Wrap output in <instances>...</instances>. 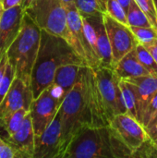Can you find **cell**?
Returning a JSON list of instances; mask_svg holds the SVG:
<instances>
[{
    "label": "cell",
    "instance_id": "15",
    "mask_svg": "<svg viewBox=\"0 0 157 158\" xmlns=\"http://www.w3.org/2000/svg\"><path fill=\"white\" fill-rule=\"evenodd\" d=\"M6 142L17 150L19 158H33L35 152V133L30 112L19 130L12 135H7Z\"/></svg>",
    "mask_w": 157,
    "mask_h": 158
},
{
    "label": "cell",
    "instance_id": "8",
    "mask_svg": "<svg viewBox=\"0 0 157 158\" xmlns=\"http://www.w3.org/2000/svg\"><path fill=\"white\" fill-rule=\"evenodd\" d=\"M68 14V26L70 31L73 45L72 47L78 55L85 61L88 67L96 69L101 68V60L93 49L83 28L82 19L80 11L74 3L66 6Z\"/></svg>",
    "mask_w": 157,
    "mask_h": 158
},
{
    "label": "cell",
    "instance_id": "28",
    "mask_svg": "<svg viewBox=\"0 0 157 158\" xmlns=\"http://www.w3.org/2000/svg\"><path fill=\"white\" fill-rule=\"evenodd\" d=\"M138 6L145 13L152 26L157 31V11L155 0H135Z\"/></svg>",
    "mask_w": 157,
    "mask_h": 158
},
{
    "label": "cell",
    "instance_id": "17",
    "mask_svg": "<svg viewBox=\"0 0 157 158\" xmlns=\"http://www.w3.org/2000/svg\"><path fill=\"white\" fill-rule=\"evenodd\" d=\"M115 73L120 78V80H126L128 78L140 77L151 75L148 70L141 63L136 48H133L127 55H125L113 68Z\"/></svg>",
    "mask_w": 157,
    "mask_h": 158
},
{
    "label": "cell",
    "instance_id": "38",
    "mask_svg": "<svg viewBox=\"0 0 157 158\" xmlns=\"http://www.w3.org/2000/svg\"><path fill=\"white\" fill-rule=\"evenodd\" d=\"M33 0H22V2H21V6L23 7V9H25L26 7H28L30 5H31V3L32 2Z\"/></svg>",
    "mask_w": 157,
    "mask_h": 158
},
{
    "label": "cell",
    "instance_id": "19",
    "mask_svg": "<svg viewBox=\"0 0 157 158\" xmlns=\"http://www.w3.org/2000/svg\"><path fill=\"white\" fill-rule=\"evenodd\" d=\"M81 67L78 64H66L56 69L53 84L60 89L64 98L75 85Z\"/></svg>",
    "mask_w": 157,
    "mask_h": 158
},
{
    "label": "cell",
    "instance_id": "13",
    "mask_svg": "<svg viewBox=\"0 0 157 158\" xmlns=\"http://www.w3.org/2000/svg\"><path fill=\"white\" fill-rule=\"evenodd\" d=\"M33 100L31 87L19 78L15 77L7 94L0 104V121L7 115L19 109L30 111Z\"/></svg>",
    "mask_w": 157,
    "mask_h": 158
},
{
    "label": "cell",
    "instance_id": "12",
    "mask_svg": "<svg viewBox=\"0 0 157 158\" xmlns=\"http://www.w3.org/2000/svg\"><path fill=\"white\" fill-rule=\"evenodd\" d=\"M110 126L132 153L150 139L144 126L127 113L117 115L111 120Z\"/></svg>",
    "mask_w": 157,
    "mask_h": 158
},
{
    "label": "cell",
    "instance_id": "11",
    "mask_svg": "<svg viewBox=\"0 0 157 158\" xmlns=\"http://www.w3.org/2000/svg\"><path fill=\"white\" fill-rule=\"evenodd\" d=\"M65 150L62 139V122L59 112L42 133L35 137L33 158H64Z\"/></svg>",
    "mask_w": 157,
    "mask_h": 158
},
{
    "label": "cell",
    "instance_id": "30",
    "mask_svg": "<svg viewBox=\"0 0 157 158\" xmlns=\"http://www.w3.org/2000/svg\"><path fill=\"white\" fill-rule=\"evenodd\" d=\"M157 111V92L155 94V95L152 97L151 101L149 102V104L147 105V106L145 107L143 115H142V119H141V123L144 126V128L147 126V124L149 123L150 119L152 118V117L154 116V114Z\"/></svg>",
    "mask_w": 157,
    "mask_h": 158
},
{
    "label": "cell",
    "instance_id": "26",
    "mask_svg": "<svg viewBox=\"0 0 157 158\" xmlns=\"http://www.w3.org/2000/svg\"><path fill=\"white\" fill-rule=\"evenodd\" d=\"M130 28L137 37L139 43L142 44H149L155 40H157V31L154 27L130 26Z\"/></svg>",
    "mask_w": 157,
    "mask_h": 158
},
{
    "label": "cell",
    "instance_id": "25",
    "mask_svg": "<svg viewBox=\"0 0 157 158\" xmlns=\"http://www.w3.org/2000/svg\"><path fill=\"white\" fill-rule=\"evenodd\" d=\"M131 158H157V139L144 142L132 153Z\"/></svg>",
    "mask_w": 157,
    "mask_h": 158
},
{
    "label": "cell",
    "instance_id": "14",
    "mask_svg": "<svg viewBox=\"0 0 157 158\" xmlns=\"http://www.w3.org/2000/svg\"><path fill=\"white\" fill-rule=\"evenodd\" d=\"M25 11L21 6L4 10L0 21V56L6 53L19 35Z\"/></svg>",
    "mask_w": 157,
    "mask_h": 158
},
{
    "label": "cell",
    "instance_id": "3",
    "mask_svg": "<svg viewBox=\"0 0 157 158\" xmlns=\"http://www.w3.org/2000/svg\"><path fill=\"white\" fill-rule=\"evenodd\" d=\"M58 112L61 117L63 146L66 153L68 145L81 132L93 128L85 97L84 66L81 68L77 81L64 98Z\"/></svg>",
    "mask_w": 157,
    "mask_h": 158
},
{
    "label": "cell",
    "instance_id": "36",
    "mask_svg": "<svg viewBox=\"0 0 157 158\" xmlns=\"http://www.w3.org/2000/svg\"><path fill=\"white\" fill-rule=\"evenodd\" d=\"M117 1L123 6V8L125 9V11L128 12V9L130 7V5L131 0H117Z\"/></svg>",
    "mask_w": 157,
    "mask_h": 158
},
{
    "label": "cell",
    "instance_id": "22",
    "mask_svg": "<svg viewBox=\"0 0 157 158\" xmlns=\"http://www.w3.org/2000/svg\"><path fill=\"white\" fill-rule=\"evenodd\" d=\"M129 26L135 27H153L145 13L138 6L135 0H131L127 12Z\"/></svg>",
    "mask_w": 157,
    "mask_h": 158
},
{
    "label": "cell",
    "instance_id": "39",
    "mask_svg": "<svg viewBox=\"0 0 157 158\" xmlns=\"http://www.w3.org/2000/svg\"><path fill=\"white\" fill-rule=\"evenodd\" d=\"M62 2H63V4L67 6H68V5H70V4H73V2H74V0H61Z\"/></svg>",
    "mask_w": 157,
    "mask_h": 158
},
{
    "label": "cell",
    "instance_id": "18",
    "mask_svg": "<svg viewBox=\"0 0 157 158\" xmlns=\"http://www.w3.org/2000/svg\"><path fill=\"white\" fill-rule=\"evenodd\" d=\"M125 81L132 83L135 86L136 93L138 94L139 101H140L141 119H142V115L145 107L147 106L152 97L157 92V78L152 75H146V76L128 78Z\"/></svg>",
    "mask_w": 157,
    "mask_h": 158
},
{
    "label": "cell",
    "instance_id": "23",
    "mask_svg": "<svg viewBox=\"0 0 157 158\" xmlns=\"http://www.w3.org/2000/svg\"><path fill=\"white\" fill-rule=\"evenodd\" d=\"M136 51L138 54V57L143 67L152 76L157 78V62L153 55L142 44H139L136 46Z\"/></svg>",
    "mask_w": 157,
    "mask_h": 158
},
{
    "label": "cell",
    "instance_id": "5",
    "mask_svg": "<svg viewBox=\"0 0 157 158\" xmlns=\"http://www.w3.org/2000/svg\"><path fill=\"white\" fill-rule=\"evenodd\" d=\"M24 11L41 30L60 36L73 45L67 7L61 0H33Z\"/></svg>",
    "mask_w": 157,
    "mask_h": 158
},
{
    "label": "cell",
    "instance_id": "20",
    "mask_svg": "<svg viewBox=\"0 0 157 158\" xmlns=\"http://www.w3.org/2000/svg\"><path fill=\"white\" fill-rule=\"evenodd\" d=\"M119 85L121 88L124 103L127 107V114L141 122L140 101L136 93L135 86L125 80H120Z\"/></svg>",
    "mask_w": 157,
    "mask_h": 158
},
{
    "label": "cell",
    "instance_id": "16",
    "mask_svg": "<svg viewBox=\"0 0 157 158\" xmlns=\"http://www.w3.org/2000/svg\"><path fill=\"white\" fill-rule=\"evenodd\" d=\"M83 17H85L92 23L95 31L98 44V54L100 56L102 67L112 69V50L104 21V13Z\"/></svg>",
    "mask_w": 157,
    "mask_h": 158
},
{
    "label": "cell",
    "instance_id": "21",
    "mask_svg": "<svg viewBox=\"0 0 157 158\" xmlns=\"http://www.w3.org/2000/svg\"><path fill=\"white\" fill-rule=\"evenodd\" d=\"M28 113L29 111L26 109H19L7 115L0 121V128H3L6 131L7 135L14 134L22 126Z\"/></svg>",
    "mask_w": 157,
    "mask_h": 158
},
{
    "label": "cell",
    "instance_id": "9",
    "mask_svg": "<svg viewBox=\"0 0 157 158\" xmlns=\"http://www.w3.org/2000/svg\"><path fill=\"white\" fill-rule=\"evenodd\" d=\"M104 21L111 44L113 69L114 66L140 43L129 25L115 19L106 12L104 13Z\"/></svg>",
    "mask_w": 157,
    "mask_h": 158
},
{
    "label": "cell",
    "instance_id": "34",
    "mask_svg": "<svg viewBox=\"0 0 157 158\" xmlns=\"http://www.w3.org/2000/svg\"><path fill=\"white\" fill-rule=\"evenodd\" d=\"M0 1L3 5L4 10L17 6H21V2H22V0H0Z\"/></svg>",
    "mask_w": 157,
    "mask_h": 158
},
{
    "label": "cell",
    "instance_id": "1",
    "mask_svg": "<svg viewBox=\"0 0 157 158\" xmlns=\"http://www.w3.org/2000/svg\"><path fill=\"white\" fill-rule=\"evenodd\" d=\"M66 64L87 66L85 61L64 38L42 30L40 48L31 81L34 99L52 85L56 69Z\"/></svg>",
    "mask_w": 157,
    "mask_h": 158
},
{
    "label": "cell",
    "instance_id": "7",
    "mask_svg": "<svg viewBox=\"0 0 157 158\" xmlns=\"http://www.w3.org/2000/svg\"><path fill=\"white\" fill-rule=\"evenodd\" d=\"M93 70L111 122L117 115L127 113V107L119 85L120 78L112 69L101 67Z\"/></svg>",
    "mask_w": 157,
    "mask_h": 158
},
{
    "label": "cell",
    "instance_id": "10",
    "mask_svg": "<svg viewBox=\"0 0 157 158\" xmlns=\"http://www.w3.org/2000/svg\"><path fill=\"white\" fill-rule=\"evenodd\" d=\"M85 97L92 117L93 128L105 127L110 125V118L98 87L94 70L84 66Z\"/></svg>",
    "mask_w": 157,
    "mask_h": 158
},
{
    "label": "cell",
    "instance_id": "6",
    "mask_svg": "<svg viewBox=\"0 0 157 158\" xmlns=\"http://www.w3.org/2000/svg\"><path fill=\"white\" fill-rule=\"evenodd\" d=\"M64 96L60 89L52 83L37 98H35L30 108V115L35 133V137L42 135L56 118Z\"/></svg>",
    "mask_w": 157,
    "mask_h": 158
},
{
    "label": "cell",
    "instance_id": "37",
    "mask_svg": "<svg viewBox=\"0 0 157 158\" xmlns=\"http://www.w3.org/2000/svg\"><path fill=\"white\" fill-rule=\"evenodd\" d=\"M157 122V111L154 114V116L152 117V118L150 119V121H149V123L147 124V126L145 127V128H147V127H150V126H152V125H154V124H155Z\"/></svg>",
    "mask_w": 157,
    "mask_h": 158
},
{
    "label": "cell",
    "instance_id": "31",
    "mask_svg": "<svg viewBox=\"0 0 157 158\" xmlns=\"http://www.w3.org/2000/svg\"><path fill=\"white\" fill-rule=\"evenodd\" d=\"M0 158H19L17 150L0 137Z\"/></svg>",
    "mask_w": 157,
    "mask_h": 158
},
{
    "label": "cell",
    "instance_id": "32",
    "mask_svg": "<svg viewBox=\"0 0 157 158\" xmlns=\"http://www.w3.org/2000/svg\"><path fill=\"white\" fill-rule=\"evenodd\" d=\"M8 64V58H7V55L6 53H4L0 56V82L3 80L6 70V67Z\"/></svg>",
    "mask_w": 157,
    "mask_h": 158
},
{
    "label": "cell",
    "instance_id": "2",
    "mask_svg": "<svg viewBox=\"0 0 157 158\" xmlns=\"http://www.w3.org/2000/svg\"><path fill=\"white\" fill-rule=\"evenodd\" d=\"M131 155L109 125L84 130L68 145L64 158H128Z\"/></svg>",
    "mask_w": 157,
    "mask_h": 158
},
{
    "label": "cell",
    "instance_id": "33",
    "mask_svg": "<svg viewBox=\"0 0 157 158\" xmlns=\"http://www.w3.org/2000/svg\"><path fill=\"white\" fill-rule=\"evenodd\" d=\"M143 45L145 46V48L153 55V56L155 57V61L157 62V40H155L149 44H145Z\"/></svg>",
    "mask_w": 157,
    "mask_h": 158
},
{
    "label": "cell",
    "instance_id": "29",
    "mask_svg": "<svg viewBox=\"0 0 157 158\" xmlns=\"http://www.w3.org/2000/svg\"><path fill=\"white\" fill-rule=\"evenodd\" d=\"M15 77H16V72H15L14 69L12 68V66L8 63L5 76L0 82V104L3 101V99L5 98L6 94H7Z\"/></svg>",
    "mask_w": 157,
    "mask_h": 158
},
{
    "label": "cell",
    "instance_id": "27",
    "mask_svg": "<svg viewBox=\"0 0 157 158\" xmlns=\"http://www.w3.org/2000/svg\"><path fill=\"white\" fill-rule=\"evenodd\" d=\"M106 13L109 14L115 19L129 25L127 12L123 8V6L117 0H107L106 4Z\"/></svg>",
    "mask_w": 157,
    "mask_h": 158
},
{
    "label": "cell",
    "instance_id": "40",
    "mask_svg": "<svg viewBox=\"0 0 157 158\" xmlns=\"http://www.w3.org/2000/svg\"><path fill=\"white\" fill-rule=\"evenodd\" d=\"M4 12V7H3V5L0 1V21H1V18H2V14Z\"/></svg>",
    "mask_w": 157,
    "mask_h": 158
},
{
    "label": "cell",
    "instance_id": "35",
    "mask_svg": "<svg viewBox=\"0 0 157 158\" xmlns=\"http://www.w3.org/2000/svg\"><path fill=\"white\" fill-rule=\"evenodd\" d=\"M146 131H147V134L149 136V138L151 140H156L157 139V122L155 124L150 126V127H147L145 128Z\"/></svg>",
    "mask_w": 157,
    "mask_h": 158
},
{
    "label": "cell",
    "instance_id": "41",
    "mask_svg": "<svg viewBox=\"0 0 157 158\" xmlns=\"http://www.w3.org/2000/svg\"><path fill=\"white\" fill-rule=\"evenodd\" d=\"M155 7H156V11H157V0H155Z\"/></svg>",
    "mask_w": 157,
    "mask_h": 158
},
{
    "label": "cell",
    "instance_id": "24",
    "mask_svg": "<svg viewBox=\"0 0 157 158\" xmlns=\"http://www.w3.org/2000/svg\"><path fill=\"white\" fill-rule=\"evenodd\" d=\"M73 3L82 16L105 13L99 0H74Z\"/></svg>",
    "mask_w": 157,
    "mask_h": 158
},
{
    "label": "cell",
    "instance_id": "4",
    "mask_svg": "<svg viewBox=\"0 0 157 158\" xmlns=\"http://www.w3.org/2000/svg\"><path fill=\"white\" fill-rule=\"evenodd\" d=\"M42 30L25 13L21 30L6 51L8 63L16 77L31 86V73L38 56Z\"/></svg>",
    "mask_w": 157,
    "mask_h": 158
}]
</instances>
